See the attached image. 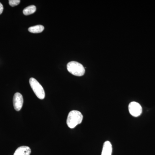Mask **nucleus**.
<instances>
[{
	"mask_svg": "<svg viewBox=\"0 0 155 155\" xmlns=\"http://www.w3.org/2000/svg\"><path fill=\"white\" fill-rule=\"evenodd\" d=\"M31 153V150L29 147L23 146L18 147L14 155H30Z\"/></svg>",
	"mask_w": 155,
	"mask_h": 155,
	"instance_id": "423d86ee",
	"label": "nucleus"
},
{
	"mask_svg": "<svg viewBox=\"0 0 155 155\" xmlns=\"http://www.w3.org/2000/svg\"><path fill=\"white\" fill-rule=\"evenodd\" d=\"M36 11V8L35 5H30L23 10V14L26 16L34 14Z\"/></svg>",
	"mask_w": 155,
	"mask_h": 155,
	"instance_id": "1a4fd4ad",
	"label": "nucleus"
},
{
	"mask_svg": "<svg viewBox=\"0 0 155 155\" xmlns=\"http://www.w3.org/2000/svg\"><path fill=\"white\" fill-rule=\"evenodd\" d=\"M3 10H4V7L2 4L0 2V15L2 13Z\"/></svg>",
	"mask_w": 155,
	"mask_h": 155,
	"instance_id": "9b49d317",
	"label": "nucleus"
},
{
	"mask_svg": "<svg viewBox=\"0 0 155 155\" xmlns=\"http://www.w3.org/2000/svg\"><path fill=\"white\" fill-rule=\"evenodd\" d=\"M83 116L80 112L72 110L69 112L67 120V124L69 128H75L77 125L81 124L83 120Z\"/></svg>",
	"mask_w": 155,
	"mask_h": 155,
	"instance_id": "f257e3e1",
	"label": "nucleus"
},
{
	"mask_svg": "<svg viewBox=\"0 0 155 155\" xmlns=\"http://www.w3.org/2000/svg\"><path fill=\"white\" fill-rule=\"evenodd\" d=\"M29 84L34 92L39 99L43 100L45 97V94L43 87L35 78H31Z\"/></svg>",
	"mask_w": 155,
	"mask_h": 155,
	"instance_id": "7ed1b4c3",
	"label": "nucleus"
},
{
	"mask_svg": "<svg viewBox=\"0 0 155 155\" xmlns=\"http://www.w3.org/2000/svg\"><path fill=\"white\" fill-rule=\"evenodd\" d=\"M128 110L130 115L134 117L140 116L142 112V108L139 103L136 102L130 103L128 106Z\"/></svg>",
	"mask_w": 155,
	"mask_h": 155,
	"instance_id": "20e7f679",
	"label": "nucleus"
},
{
	"mask_svg": "<svg viewBox=\"0 0 155 155\" xmlns=\"http://www.w3.org/2000/svg\"><path fill=\"white\" fill-rule=\"evenodd\" d=\"M45 27L42 25H36L31 26L28 28L29 32L32 33H39L42 32L44 30Z\"/></svg>",
	"mask_w": 155,
	"mask_h": 155,
	"instance_id": "6e6552de",
	"label": "nucleus"
},
{
	"mask_svg": "<svg viewBox=\"0 0 155 155\" xmlns=\"http://www.w3.org/2000/svg\"><path fill=\"white\" fill-rule=\"evenodd\" d=\"M112 153V146L109 141L105 142L103 145L101 155H111Z\"/></svg>",
	"mask_w": 155,
	"mask_h": 155,
	"instance_id": "0eeeda50",
	"label": "nucleus"
},
{
	"mask_svg": "<svg viewBox=\"0 0 155 155\" xmlns=\"http://www.w3.org/2000/svg\"><path fill=\"white\" fill-rule=\"evenodd\" d=\"M20 2V0H10L9 4L11 7H15L19 5Z\"/></svg>",
	"mask_w": 155,
	"mask_h": 155,
	"instance_id": "9d476101",
	"label": "nucleus"
},
{
	"mask_svg": "<svg viewBox=\"0 0 155 155\" xmlns=\"http://www.w3.org/2000/svg\"><path fill=\"white\" fill-rule=\"evenodd\" d=\"M67 69L69 72L75 76H83L85 73L83 65L76 61L69 62L67 65Z\"/></svg>",
	"mask_w": 155,
	"mask_h": 155,
	"instance_id": "f03ea898",
	"label": "nucleus"
},
{
	"mask_svg": "<svg viewBox=\"0 0 155 155\" xmlns=\"http://www.w3.org/2000/svg\"><path fill=\"white\" fill-rule=\"evenodd\" d=\"M23 104V98L22 95L19 92L16 93L13 98V105L14 109L17 111H20Z\"/></svg>",
	"mask_w": 155,
	"mask_h": 155,
	"instance_id": "39448f33",
	"label": "nucleus"
}]
</instances>
